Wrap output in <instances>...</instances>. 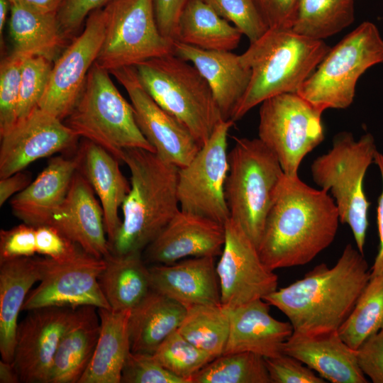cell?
<instances>
[{"label": "cell", "mask_w": 383, "mask_h": 383, "mask_svg": "<svg viewBox=\"0 0 383 383\" xmlns=\"http://www.w3.org/2000/svg\"><path fill=\"white\" fill-rule=\"evenodd\" d=\"M339 221L328 192L284 175L266 218L259 255L273 271L306 265L333 243Z\"/></svg>", "instance_id": "1"}, {"label": "cell", "mask_w": 383, "mask_h": 383, "mask_svg": "<svg viewBox=\"0 0 383 383\" xmlns=\"http://www.w3.org/2000/svg\"><path fill=\"white\" fill-rule=\"evenodd\" d=\"M370 277L364 254L349 243L332 267L321 263L301 279L277 289L263 299L288 318L293 335L338 332Z\"/></svg>", "instance_id": "2"}, {"label": "cell", "mask_w": 383, "mask_h": 383, "mask_svg": "<svg viewBox=\"0 0 383 383\" xmlns=\"http://www.w3.org/2000/svg\"><path fill=\"white\" fill-rule=\"evenodd\" d=\"M131 172V189L121 206V228L111 252H141L179 211V167L154 152L125 150L121 157Z\"/></svg>", "instance_id": "3"}, {"label": "cell", "mask_w": 383, "mask_h": 383, "mask_svg": "<svg viewBox=\"0 0 383 383\" xmlns=\"http://www.w3.org/2000/svg\"><path fill=\"white\" fill-rule=\"evenodd\" d=\"M329 50L323 40L304 37L291 29H268L240 55L250 69L251 77L231 120H240L269 98L297 93Z\"/></svg>", "instance_id": "4"}, {"label": "cell", "mask_w": 383, "mask_h": 383, "mask_svg": "<svg viewBox=\"0 0 383 383\" xmlns=\"http://www.w3.org/2000/svg\"><path fill=\"white\" fill-rule=\"evenodd\" d=\"M134 67L152 99L182 123L202 146L223 118L208 83L197 69L174 53L143 61Z\"/></svg>", "instance_id": "5"}, {"label": "cell", "mask_w": 383, "mask_h": 383, "mask_svg": "<svg viewBox=\"0 0 383 383\" xmlns=\"http://www.w3.org/2000/svg\"><path fill=\"white\" fill-rule=\"evenodd\" d=\"M377 151L371 133L356 140L351 133L344 131L334 136L332 148L311 165L313 182L321 189L331 192L340 221L350 228L357 248L362 254L370 204L364 190V180Z\"/></svg>", "instance_id": "6"}, {"label": "cell", "mask_w": 383, "mask_h": 383, "mask_svg": "<svg viewBox=\"0 0 383 383\" xmlns=\"http://www.w3.org/2000/svg\"><path fill=\"white\" fill-rule=\"evenodd\" d=\"M228 152L225 197L230 218L257 248L267 216L284 173L275 155L257 138L233 137Z\"/></svg>", "instance_id": "7"}, {"label": "cell", "mask_w": 383, "mask_h": 383, "mask_svg": "<svg viewBox=\"0 0 383 383\" xmlns=\"http://www.w3.org/2000/svg\"><path fill=\"white\" fill-rule=\"evenodd\" d=\"M109 74L94 62L65 123L79 138L100 145L120 162L127 149L155 152L137 124L132 104L121 94Z\"/></svg>", "instance_id": "8"}, {"label": "cell", "mask_w": 383, "mask_h": 383, "mask_svg": "<svg viewBox=\"0 0 383 383\" xmlns=\"http://www.w3.org/2000/svg\"><path fill=\"white\" fill-rule=\"evenodd\" d=\"M383 63V38L376 25L364 21L330 48L297 94L323 112L353 101L359 78Z\"/></svg>", "instance_id": "9"}, {"label": "cell", "mask_w": 383, "mask_h": 383, "mask_svg": "<svg viewBox=\"0 0 383 383\" xmlns=\"http://www.w3.org/2000/svg\"><path fill=\"white\" fill-rule=\"evenodd\" d=\"M105 34L96 60L111 72L174 53L157 26L153 0H111L103 7Z\"/></svg>", "instance_id": "10"}, {"label": "cell", "mask_w": 383, "mask_h": 383, "mask_svg": "<svg viewBox=\"0 0 383 383\" xmlns=\"http://www.w3.org/2000/svg\"><path fill=\"white\" fill-rule=\"evenodd\" d=\"M322 113L297 93L277 95L260 104L258 138L286 176H298L303 159L323 140Z\"/></svg>", "instance_id": "11"}, {"label": "cell", "mask_w": 383, "mask_h": 383, "mask_svg": "<svg viewBox=\"0 0 383 383\" xmlns=\"http://www.w3.org/2000/svg\"><path fill=\"white\" fill-rule=\"evenodd\" d=\"M234 122L221 121L186 166L179 168L180 210L224 225L230 218L225 197L228 172L227 137Z\"/></svg>", "instance_id": "12"}, {"label": "cell", "mask_w": 383, "mask_h": 383, "mask_svg": "<svg viewBox=\"0 0 383 383\" xmlns=\"http://www.w3.org/2000/svg\"><path fill=\"white\" fill-rule=\"evenodd\" d=\"M37 261L40 283L29 292L22 311L49 306L110 309L99 282L106 266L104 258L96 257L79 248L64 259L45 257H37Z\"/></svg>", "instance_id": "13"}, {"label": "cell", "mask_w": 383, "mask_h": 383, "mask_svg": "<svg viewBox=\"0 0 383 383\" xmlns=\"http://www.w3.org/2000/svg\"><path fill=\"white\" fill-rule=\"evenodd\" d=\"M224 226L225 243L216 272L221 304L232 310L275 291L278 276L263 263L257 247L235 221L230 218Z\"/></svg>", "instance_id": "14"}, {"label": "cell", "mask_w": 383, "mask_h": 383, "mask_svg": "<svg viewBox=\"0 0 383 383\" xmlns=\"http://www.w3.org/2000/svg\"><path fill=\"white\" fill-rule=\"evenodd\" d=\"M105 34L103 8L87 18L80 34L67 45L53 64L46 89L38 107L61 121L74 107L88 73L96 62Z\"/></svg>", "instance_id": "15"}, {"label": "cell", "mask_w": 383, "mask_h": 383, "mask_svg": "<svg viewBox=\"0 0 383 383\" xmlns=\"http://www.w3.org/2000/svg\"><path fill=\"white\" fill-rule=\"evenodd\" d=\"M109 72L128 93L137 124L155 153L179 168L188 165L201 147L189 130L152 99L140 82L134 66Z\"/></svg>", "instance_id": "16"}, {"label": "cell", "mask_w": 383, "mask_h": 383, "mask_svg": "<svg viewBox=\"0 0 383 383\" xmlns=\"http://www.w3.org/2000/svg\"><path fill=\"white\" fill-rule=\"evenodd\" d=\"M50 113L34 109L1 137L0 178L23 171L35 160L67 152L79 137Z\"/></svg>", "instance_id": "17"}, {"label": "cell", "mask_w": 383, "mask_h": 383, "mask_svg": "<svg viewBox=\"0 0 383 383\" xmlns=\"http://www.w3.org/2000/svg\"><path fill=\"white\" fill-rule=\"evenodd\" d=\"M74 309L59 306L33 309L18 323L12 363L21 382H49L56 351Z\"/></svg>", "instance_id": "18"}, {"label": "cell", "mask_w": 383, "mask_h": 383, "mask_svg": "<svg viewBox=\"0 0 383 383\" xmlns=\"http://www.w3.org/2000/svg\"><path fill=\"white\" fill-rule=\"evenodd\" d=\"M226 238L224 225L179 211L145 248L146 260L169 265L186 257H216Z\"/></svg>", "instance_id": "19"}, {"label": "cell", "mask_w": 383, "mask_h": 383, "mask_svg": "<svg viewBox=\"0 0 383 383\" xmlns=\"http://www.w3.org/2000/svg\"><path fill=\"white\" fill-rule=\"evenodd\" d=\"M94 193L90 183L77 170L65 200L48 225L86 252L104 258L111 250L103 209Z\"/></svg>", "instance_id": "20"}, {"label": "cell", "mask_w": 383, "mask_h": 383, "mask_svg": "<svg viewBox=\"0 0 383 383\" xmlns=\"http://www.w3.org/2000/svg\"><path fill=\"white\" fill-rule=\"evenodd\" d=\"M173 50L197 69L208 83L223 120H231L251 77L250 69L243 64L240 55L232 51L203 50L176 40Z\"/></svg>", "instance_id": "21"}, {"label": "cell", "mask_w": 383, "mask_h": 383, "mask_svg": "<svg viewBox=\"0 0 383 383\" xmlns=\"http://www.w3.org/2000/svg\"><path fill=\"white\" fill-rule=\"evenodd\" d=\"M151 289L183 305L221 304L215 257H198L149 267Z\"/></svg>", "instance_id": "22"}, {"label": "cell", "mask_w": 383, "mask_h": 383, "mask_svg": "<svg viewBox=\"0 0 383 383\" xmlns=\"http://www.w3.org/2000/svg\"><path fill=\"white\" fill-rule=\"evenodd\" d=\"M270 306L260 299L229 310V333L223 354L250 352L270 358L283 353L293 328L289 322L272 316Z\"/></svg>", "instance_id": "23"}, {"label": "cell", "mask_w": 383, "mask_h": 383, "mask_svg": "<svg viewBox=\"0 0 383 383\" xmlns=\"http://www.w3.org/2000/svg\"><path fill=\"white\" fill-rule=\"evenodd\" d=\"M78 165L77 155L50 158L35 179L11 199L13 214L34 227L48 225L65 200Z\"/></svg>", "instance_id": "24"}, {"label": "cell", "mask_w": 383, "mask_h": 383, "mask_svg": "<svg viewBox=\"0 0 383 383\" xmlns=\"http://www.w3.org/2000/svg\"><path fill=\"white\" fill-rule=\"evenodd\" d=\"M282 353L292 356L332 383H367L357 363L355 351L338 332L313 336L292 335Z\"/></svg>", "instance_id": "25"}, {"label": "cell", "mask_w": 383, "mask_h": 383, "mask_svg": "<svg viewBox=\"0 0 383 383\" xmlns=\"http://www.w3.org/2000/svg\"><path fill=\"white\" fill-rule=\"evenodd\" d=\"M77 152L78 171L99 199L111 245L121 226L118 210L130 191L131 183L120 170V161L100 145L85 139Z\"/></svg>", "instance_id": "26"}, {"label": "cell", "mask_w": 383, "mask_h": 383, "mask_svg": "<svg viewBox=\"0 0 383 383\" xmlns=\"http://www.w3.org/2000/svg\"><path fill=\"white\" fill-rule=\"evenodd\" d=\"M99 333L98 309L76 308L56 351L48 383H78L91 360Z\"/></svg>", "instance_id": "27"}, {"label": "cell", "mask_w": 383, "mask_h": 383, "mask_svg": "<svg viewBox=\"0 0 383 383\" xmlns=\"http://www.w3.org/2000/svg\"><path fill=\"white\" fill-rule=\"evenodd\" d=\"M40 277L37 257L0 262V353L4 361H13L18 314L30 288Z\"/></svg>", "instance_id": "28"}, {"label": "cell", "mask_w": 383, "mask_h": 383, "mask_svg": "<svg viewBox=\"0 0 383 383\" xmlns=\"http://www.w3.org/2000/svg\"><path fill=\"white\" fill-rule=\"evenodd\" d=\"M131 311L98 309L99 336L91 360L78 383H121L122 369L131 351Z\"/></svg>", "instance_id": "29"}, {"label": "cell", "mask_w": 383, "mask_h": 383, "mask_svg": "<svg viewBox=\"0 0 383 383\" xmlns=\"http://www.w3.org/2000/svg\"><path fill=\"white\" fill-rule=\"evenodd\" d=\"M187 309L153 290L131 311L129 333L133 353L153 354L180 326Z\"/></svg>", "instance_id": "30"}, {"label": "cell", "mask_w": 383, "mask_h": 383, "mask_svg": "<svg viewBox=\"0 0 383 383\" xmlns=\"http://www.w3.org/2000/svg\"><path fill=\"white\" fill-rule=\"evenodd\" d=\"M9 2L12 52L25 57L40 55L55 60L62 48L67 45L57 14L38 12L21 0H9Z\"/></svg>", "instance_id": "31"}, {"label": "cell", "mask_w": 383, "mask_h": 383, "mask_svg": "<svg viewBox=\"0 0 383 383\" xmlns=\"http://www.w3.org/2000/svg\"><path fill=\"white\" fill-rule=\"evenodd\" d=\"M99 282L110 309L129 311L134 309L152 290L149 267L141 252L123 255L110 253Z\"/></svg>", "instance_id": "32"}, {"label": "cell", "mask_w": 383, "mask_h": 383, "mask_svg": "<svg viewBox=\"0 0 383 383\" xmlns=\"http://www.w3.org/2000/svg\"><path fill=\"white\" fill-rule=\"evenodd\" d=\"M242 35L204 0H189L179 17L175 40L206 50L232 51Z\"/></svg>", "instance_id": "33"}, {"label": "cell", "mask_w": 383, "mask_h": 383, "mask_svg": "<svg viewBox=\"0 0 383 383\" xmlns=\"http://www.w3.org/2000/svg\"><path fill=\"white\" fill-rule=\"evenodd\" d=\"M354 19V0H300L291 30L323 40L349 26Z\"/></svg>", "instance_id": "34"}, {"label": "cell", "mask_w": 383, "mask_h": 383, "mask_svg": "<svg viewBox=\"0 0 383 383\" xmlns=\"http://www.w3.org/2000/svg\"><path fill=\"white\" fill-rule=\"evenodd\" d=\"M186 309L177 331L214 358L223 355L229 333V310L221 304H199Z\"/></svg>", "instance_id": "35"}, {"label": "cell", "mask_w": 383, "mask_h": 383, "mask_svg": "<svg viewBox=\"0 0 383 383\" xmlns=\"http://www.w3.org/2000/svg\"><path fill=\"white\" fill-rule=\"evenodd\" d=\"M382 329L383 275L370 277L338 333L348 346L356 350L369 336Z\"/></svg>", "instance_id": "36"}, {"label": "cell", "mask_w": 383, "mask_h": 383, "mask_svg": "<svg viewBox=\"0 0 383 383\" xmlns=\"http://www.w3.org/2000/svg\"><path fill=\"white\" fill-rule=\"evenodd\" d=\"M190 383H272L262 356L250 352L223 354L208 363Z\"/></svg>", "instance_id": "37"}, {"label": "cell", "mask_w": 383, "mask_h": 383, "mask_svg": "<svg viewBox=\"0 0 383 383\" xmlns=\"http://www.w3.org/2000/svg\"><path fill=\"white\" fill-rule=\"evenodd\" d=\"M152 355L163 367L187 383L214 359L191 343L177 330L167 337Z\"/></svg>", "instance_id": "38"}, {"label": "cell", "mask_w": 383, "mask_h": 383, "mask_svg": "<svg viewBox=\"0 0 383 383\" xmlns=\"http://www.w3.org/2000/svg\"><path fill=\"white\" fill-rule=\"evenodd\" d=\"M52 67V60L44 56L24 57L21 67L18 121L38 107L48 84Z\"/></svg>", "instance_id": "39"}, {"label": "cell", "mask_w": 383, "mask_h": 383, "mask_svg": "<svg viewBox=\"0 0 383 383\" xmlns=\"http://www.w3.org/2000/svg\"><path fill=\"white\" fill-rule=\"evenodd\" d=\"M25 57L11 53L0 65V136L18 121L21 67Z\"/></svg>", "instance_id": "40"}, {"label": "cell", "mask_w": 383, "mask_h": 383, "mask_svg": "<svg viewBox=\"0 0 383 383\" xmlns=\"http://www.w3.org/2000/svg\"><path fill=\"white\" fill-rule=\"evenodd\" d=\"M204 1L245 35L250 43L258 40L269 29L255 0Z\"/></svg>", "instance_id": "41"}, {"label": "cell", "mask_w": 383, "mask_h": 383, "mask_svg": "<svg viewBox=\"0 0 383 383\" xmlns=\"http://www.w3.org/2000/svg\"><path fill=\"white\" fill-rule=\"evenodd\" d=\"M187 383L171 373L152 354L129 353L123 365L121 383Z\"/></svg>", "instance_id": "42"}, {"label": "cell", "mask_w": 383, "mask_h": 383, "mask_svg": "<svg viewBox=\"0 0 383 383\" xmlns=\"http://www.w3.org/2000/svg\"><path fill=\"white\" fill-rule=\"evenodd\" d=\"M272 383H325L318 374L298 359L282 353L265 358Z\"/></svg>", "instance_id": "43"}, {"label": "cell", "mask_w": 383, "mask_h": 383, "mask_svg": "<svg viewBox=\"0 0 383 383\" xmlns=\"http://www.w3.org/2000/svg\"><path fill=\"white\" fill-rule=\"evenodd\" d=\"M37 253L35 227L23 223L0 232V262L33 257Z\"/></svg>", "instance_id": "44"}, {"label": "cell", "mask_w": 383, "mask_h": 383, "mask_svg": "<svg viewBox=\"0 0 383 383\" xmlns=\"http://www.w3.org/2000/svg\"><path fill=\"white\" fill-rule=\"evenodd\" d=\"M111 0H64L57 18L60 30L66 40L73 39L88 16L105 6Z\"/></svg>", "instance_id": "45"}, {"label": "cell", "mask_w": 383, "mask_h": 383, "mask_svg": "<svg viewBox=\"0 0 383 383\" xmlns=\"http://www.w3.org/2000/svg\"><path fill=\"white\" fill-rule=\"evenodd\" d=\"M355 351L363 374L374 383H383V329L369 336Z\"/></svg>", "instance_id": "46"}, {"label": "cell", "mask_w": 383, "mask_h": 383, "mask_svg": "<svg viewBox=\"0 0 383 383\" xmlns=\"http://www.w3.org/2000/svg\"><path fill=\"white\" fill-rule=\"evenodd\" d=\"M37 253L55 260L74 254L79 247L49 225L35 227Z\"/></svg>", "instance_id": "47"}, {"label": "cell", "mask_w": 383, "mask_h": 383, "mask_svg": "<svg viewBox=\"0 0 383 383\" xmlns=\"http://www.w3.org/2000/svg\"><path fill=\"white\" fill-rule=\"evenodd\" d=\"M300 0H255L269 29H291Z\"/></svg>", "instance_id": "48"}, {"label": "cell", "mask_w": 383, "mask_h": 383, "mask_svg": "<svg viewBox=\"0 0 383 383\" xmlns=\"http://www.w3.org/2000/svg\"><path fill=\"white\" fill-rule=\"evenodd\" d=\"M189 0H153L155 18L161 33L174 41L181 13Z\"/></svg>", "instance_id": "49"}, {"label": "cell", "mask_w": 383, "mask_h": 383, "mask_svg": "<svg viewBox=\"0 0 383 383\" xmlns=\"http://www.w3.org/2000/svg\"><path fill=\"white\" fill-rule=\"evenodd\" d=\"M374 163L377 166L382 179V191L377 207V223L379 235V248L371 269V277L383 275V153L376 152Z\"/></svg>", "instance_id": "50"}, {"label": "cell", "mask_w": 383, "mask_h": 383, "mask_svg": "<svg viewBox=\"0 0 383 383\" xmlns=\"http://www.w3.org/2000/svg\"><path fill=\"white\" fill-rule=\"evenodd\" d=\"M30 182V175L23 170L1 178L0 206H2L11 196L23 190Z\"/></svg>", "instance_id": "51"}, {"label": "cell", "mask_w": 383, "mask_h": 383, "mask_svg": "<svg viewBox=\"0 0 383 383\" xmlns=\"http://www.w3.org/2000/svg\"><path fill=\"white\" fill-rule=\"evenodd\" d=\"M31 9L43 13L57 14L64 0H21Z\"/></svg>", "instance_id": "52"}, {"label": "cell", "mask_w": 383, "mask_h": 383, "mask_svg": "<svg viewBox=\"0 0 383 383\" xmlns=\"http://www.w3.org/2000/svg\"><path fill=\"white\" fill-rule=\"evenodd\" d=\"M0 382H21L18 373L12 362H6L3 360L0 361Z\"/></svg>", "instance_id": "53"}, {"label": "cell", "mask_w": 383, "mask_h": 383, "mask_svg": "<svg viewBox=\"0 0 383 383\" xmlns=\"http://www.w3.org/2000/svg\"><path fill=\"white\" fill-rule=\"evenodd\" d=\"M10 11L9 0H0V35L2 38V33L5 26L7 16Z\"/></svg>", "instance_id": "54"}]
</instances>
